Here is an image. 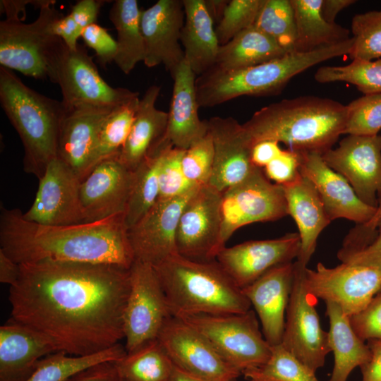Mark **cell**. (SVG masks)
<instances>
[{
	"label": "cell",
	"mask_w": 381,
	"mask_h": 381,
	"mask_svg": "<svg viewBox=\"0 0 381 381\" xmlns=\"http://www.w3.org/2000/svg\"><path fill=\"white\" fill-rule=\"evenodd\" d=\"M300 248L298 234L288 233L277 238L253 240L224 247L216 260L243 289L274 267L297 259Z\"/></svg>",
	"instance_id": "obj_18"
},
{
	"label": "cell",
	"mask_w": 381,
	"mask_h": 381,
	"mask_svg": "<svg viewBox=\"0 0 381 381\" xmlns=\"http://www.w3.org/2000/svg\"><path fill=\"white\" fill-rule=\"evenodd\" d=\"M19 265L18 279L9 288L12 320L73 356L108 349L124 338L130 268L51 261Z\"/></svg>",
	"instance_id": "obj_1"
},
{
	"label": "cell",
	"mask_w": 381,
	"mask_h": 381,
	"mask_svg": "<svg viewBox=\"0 0 381 381\" xmlns=\"http://www.w3.org/2000/svg\"><path fill=\"white\" fill-rule=\"evenodd\" d=\"M185 13L183 0H159L142 10L140 25L145 42V65L163 64L171 77L184 60L181 34Z\"/></svg>",
	"instance_id": "obj_20"
},
{
	"label": "cell",
	"mask_w": 381,
	"mask_h": 381,
	"mask_svg": "<svg viewBox=\"0 0 381 381\" xmlns=\"http://www.w3.org/2000/svg\"><path fill=\"white\" fill-rule=\"evenodd\" d=\"M115 107H65L60 124L57 155L81 181L93 168V154L99 128Z\"/></svg>",
	"instance_id": "obj_24"
},
{
	"label": "cell",
	"mask_w": 381,
	"mask_h": 381,
	"mask_svg": "<svg viewBox=\"0 0 381 381\" xmlns=\"http://www.w3.org/2000/svg\"><path fill=\"white\" fill-rule=\"evenodd\" d=\"M1 106L24 148V171L40 179L58 157V140L66 108L61 101L31 89L13 71L0 66Z\"/></svg>",
	"instance_id": "obj_5"
},
{
	"label": "cell",
	"mask_w": 381,
	"mask_h": 381,
	"mask_svg": "<svg viewBox=\"0 0 381 381\" xmlns=\"http://www.w3.org/2000/svg\"><path fill=\"white\" fill-rule=\"evenodd\" d=\"M48 0L30 23L6 19L0 22V66L35 79L47 78V59L56 37L51 23L62 13Z\"/></svg>",
	"instance_id": "obj_9"
},
{
	"label": "cell",
	"mask_w": 381,
	"mask_h": 381,
	"mask_svg": "<svg viewBox=\"0 0 381 381\" xmlns=\"http://www.w3.org/2000/svg\"><path fill=\"white\" fill-rule=\"evenodd\" d=\"M329 320V344L334 364L328 381H346L356 367H361L370 357L368 344L355 332L349 317L332 302H325Z\"/></svg>",
	"instance_id": "obj_31"
},
{
	"label": "cell",
	"mask_w": 381,
	"mask_h": 381,
	"mask_svg": "<svg viewBox=\"0 0 381 381\" xmlns=\"http://www.w3.org/2000/svg\"><path fill=\"white\" fill-rule=\"evenodd\" d=\"M253 381H319L315 372L282 345L272 346L270 357L263 365L245 371Z\"/></svg>",
	"instance_id": "obj_41"
},
{
	"label": "cell",
	"mask_w": 381,
	"mask_h": 381,
	"mask_svg": "<svg viewBox=\"0 0 381 381\" xmlns=\"http://www.w3.org/2000/svg\"><path fill=\"white\" fill-rule=\"evenodd\" d=\"M20 274V265L0 248V282L13 285Z\"/></svg>",
	"instance_id": "obj_57"
},
{
	"label": "cell",
	"mask_w": 381,
	"mask_h": 381,
	"mask_svg": "<svg viewBox=\"0 0 381 381\" xmlns=\"http://www.w3.org/2000/svg\"><path fill=\"white\" fill-rule=\"evenodd\" d=\"M0 248L16 263H105L131 268L135 258L124 213L88 223L43 225L1 207Z\"/></svg>",
	"instance_id": "obj_2"
},
{
	"label": "cell",
	"mask_w": 381,
	"mask_h": 381,
	"mask_svg": "<svg viewBox=\"0 0 381 381\" xmlns=\"http://www.w3.org/2000/svg\"><path fill=\"white\" fill-rule=\"evenodd\" d=\"M282 186L288 214L294 219L301 240L296 262L307 266L315 250L319 235L331 220L318 192L307 178L300 174L295 180Z\"/></svg>",
	"instance_id": "obj_28"
},
{
	"label": "cell",
	"mask_w": 381,
	"mask_h": 381,
	"mask_svg": "<svg viewBox=\"0 0 381 381\" xmlns=\"http://www.w3.org/2000/svg\"><path fill=\"white\" fill-rule=\"evenodd\" d=\"M380 219H381V195L378 197L376 213L369 222L363 224L370 229H376Z\"/></svg>",
	"instance_id": "obj_61"
},
{
	"label": "cell",
	"mask_w": 381,
	"mask_h": 381,
	"mask_svg": "<svg viewBox=\"0 0 381 381\" xmlns=\"http://www.w3.org/2000/svg\"><path fill=\"white\" fill-rule=\"evenodd\" d=\"M131 290L123 314L127 353L157 339L172 318L154 267L134 260L130 268Z\"/></svg>",
	"instance_id": "obj_10"
},
{
	"label": "cell",
	"mask_w": 381,
	"mask_h": 381,
	"mask_svg": "<svg viewBox=\"0 0 381 381\" xmlns=\"http://www.w3.org/2000/svg\"><path fill=\"white\" fill-rule=\"evenodd\" d=\"M351 32L353 44L349 56L352 60L381 58V10L355 15Z\"/></svg>",
	"instance_id": "obj_42"
},
{
	"label": "cell",
	"mask_w": 381,
	"mask_h": 381,
	"mask_svg": "<svg viewBox=\"0 0 381 381\" xmlns=\"http://www.w3.org/2000/svg\"><path fill=\"white\" fill-rule=\"evenodd\" d=\"M227 381H238V380H237V378H234V379H231V380H227Z\"/></svg>",
	"instance_id": "obj_62"
},
{
	"label": "cell",
	"mask_w": 381,
	"mask_h": 381,
	"mask_svg": "<svg viewBox=\"0 0 381 381\" xmlns=\"http://www.w3.org/2000/svg\"><path fill=\"white\" fill-rule=\"evenodd\" d=\"M294 277L286 309L282 345L315 372L322 368L331 351L328 332L320 325L318 298L306 288L303 270L307 266L294 262Z\"/></svg>",
	"instance_id": "obj_13"
},
{
	"label": "cell",
	"mask_w": 381,
	"mask_h": 381,
	"mask_svg": "<svg viewBox=\"0 0 381 381\" xmlns=\"http://www.w3.org/2000/svg\"><path fill=\"white\" fill-rule=\"evenodd\" d=\"M202 333L222 358L243 374L265 363L272 346L260 329L255 312L202 315L181 319Z\"/></svg>",
	"instance_id": "obj_8"
},
{
	"label": "cell",
	"mask_w": 381,
	"mask_h": 381,
	"mask_svg": "<svg viewBox=\"0 0 381 381\" xmlns=\"http://www.w3.org/2000/svg\"><path fill=\"white\" fill-rule=\"evenodd\" d=\"M167 381H203L188 375L174 366V368Z\"/></svg>",
	"instance_id": "obj_60"
},
{
	"label": "cell",
	"mask_w": 381,
	"mask_h": 381,
	"mask_svg": "<svg viewBox=\"0 0 381 381\" xmlns=\"http://www.w3.org/2000/svg\"><path fill=\"white\" fill-rule=\"evenodd\" d=\"M47 78L61 90L66 108L78 106L117 107L139 92L114 87L105 82L92 57L78 44L69 49L56 37L47 59Z\"/></svg>",
	"instance_id": "obj_7"
},
{
	"label": "cell",
	"mask_w": 381,
	"mask_h": 381,
	"mask_svg": "<svg viewBox=\"0 0 381 381\" xmlns=\"http://www.w3.org/2000/svg\"><path fill=\"white\" fill-rule=\"evenodd\" d=\"M296 21L295 52L306 53L344 42L349 30L327 22L321 14L322 0H290Z\"/></svg>",
	"instance_id": "obj_32"
},
{
	"label": "cell",
	"mask_w": 381,
	"mask_h": 381,
	"mask_svg": "<svg viewBox=\"0 0 381 381\" xmlns=\"http://www.w3.org/2000/svg\"><path fill=\"white\" fill-rule=\"evenodd\" d=\"M349 320L363 341L381 340V291L363 310L349 317Z\"/></svg>",
	"instance_id": "obj_47"
},
{
	"label": "cell",
	"mask_w": 381,
	"mask_h": 381,
	"mask_svg": "<svg viewBox=\"0 0 381 381\" xmlns=\"http://www.w3.org/2000/svg\"><path fill=\"white\" fill-rule=\"evenodd\" d=\"M140 99L137 96L116 107L104 120L95 143L93 167L119 153L131 131Z\"/></svg>",
	"instance_id": "obj_38"
},
{
	"label": "cell",
	"mask_w": 381,
	"mask_h": 381,
	"mask_svg": "<svg viewBox=\"0 0 381 381\" xmlns=\"http://www.w3.org/2000/svg\"><path fill=\"white\" fill-rule=\"evenodd\" d=\"M314 78L321 83H351L364 95L381 93V58L371 61L355 59L344 66H321Z\"/></svg>",
	"instance_id": "obj_40"
},
{
	"label": "cell",
	"mask_w": 381,
	"mask_h": 381,
	"mask_svg": "<svg viewBox=\"0 0 381 381\" xmlns=\"http://www.w3.org/2000/svg\"><path fill=\"white\" fill-rule=\"evenodd\" d=\"M221 246L239 228L272 222L288 214L283 186L272 182L256 167L243 181L222 193Z\"/></svg>",
	"instance_id": "obj_11"
},
{
	"label": "cell",
	"mask_w": 381,
	"mask_h": 381,
	"mask_svg": "<svg viewBox=\"0 0 381 381\" xmlns=\"http://www.w3.org/2000/svg\"><path fill=\"white\" fill-rule=\"evenodd\" d=\"M133 181V171L121 163L119 154L97 163L80 183L83 223L125 213Z\"/></svg>",
	"instance_id": "obj_21"
},
{
	"label": "cell",
	"mask_w": 381,
	"mask_h": 381,
	"mask_svg": "<svg viewBox=\"0 0 381 381\" xmlns=\"http://www.w3.org/2000/svg\"><path fill=\"white\" fill-rule=\"evenodd\" d=\"M66 381H123L115 361L98 363L73 375Z\"/></svg>",
	"instance_id": "obj_53"
},
{
	"label": "cell",
	"mask_w": 381,
	"mask_h": 381,
	"mask_svg": "<svg viewBox=\"0 0 381 381\" xmlns=\"http://www.w3.org/2000/svg\"><path fill=\"white\" fill-rule=\"evenodd\" d=\"M356 2L354 0H322L321 14L327 22L335 23L334 20L337 14Z\"/></svg>",
	"instance_id": "obj_58"
},
{
	"label": "cell",
	"mask_w": 381,
	"mask_h": 381,
	"mask_svg": "<svg viewBox=\"0 0 381 381\" xmlns=\"http://www.w3.org/2000/svg\"><path fill=\"white\" fill-rule=\"evenodd\" d=\"M306 289L318 299L338 305L351 317L363 310L381 291V267L341 262L327 267L319 262L303 270Z\"/></svg>",
	"instance_id": "obj_12"
},
{
	"label": "cell",
	"mask_w": 381,
	"mask_h": 381,
	"mask_svg": "<svg viewBox=\"0 0 381 381\" xmlns=\"http://www.w3.org/2000/svg\"><path fill=\"white\" fill-rule=\"evenodd\" d=\"M126 353L125 347L120 343L87 356L58 351L42 358L25 381H66L88 368L104 362L116 361Z\"/></svg>",
	"instance_id": "obj_35"
},
{
	"label": "cell",
	"mask_w": 381,
	"mask_h": 381,
	"mask_svg": "<svg viewBox=\"0 0 381 381\" xmlns=\"http://www.w3.org/2000/svg\"><path fill=\"white\" fill-rule=\"evenodd\" d=\"M174 318L244 313L246 296L217 260H193L175 254L153 266Z\"/></svg>",
	"instance_id": "obj_4"
},
{
	"label": "cell",
	"mask_w": 381,
	"mask_h": 381,
	"mask_svg": "<svg viewBox=\"0 0 381 381\" xmlns=\"http://www.w3.org/2000/svg\"><path fill=\"white\" fill-rule=\"evenodd\" d=\"M263 0H231L226 4L215 32L220 46L253 26Z\"/></svg>",
	"instance_id": "obj_45"
},
{
	"label": "cell",
	"mask_w": 381,
	"mask_h": 381,
	"mask_svg": "<svg viewBox=\"0 0 381 381\" xmlns=\"http://www.w3.org/2000/svg\"><path fill=\"white\" fill-rule=\"evenodd\" d=\"M185 20L181 34L184 59L198 77L216 64L220 44L205 0H183Z\"/></svg>",
	"instance_id": "obj_30"
},
{
	"label": "cell",
	"mask_w": 381,
	"mask_h": 381,
	"mask_svg": "<svg viewBox=\"0 0 381 381\" xmlns=\"http://www.w3.org/2000/svg\"><path fill=\"white\" fill-rule=\"evenodd\" d=\"M370 351L369 360L360 367L361 381H381V340L368 341Z\"/></svg>",
	"instance_id": "obj_54"
},
{
	"label": "cell",
	"mask_w": 381,
	"mask_h": 381,
	"mask_svg": "<svg viewBox=\"0 0 381 381\" xmlns=\"http://www.w3.org/2000/svg\"><path fill=\"white\" fill-rule=\"evenodd\" d=\"M346 106L315 96L285 99L255 111L243 124L253 146L262 140L289 150L322 155L344 134Z\"/></svg>",
	"instance_id": "obj_3"
},
{
	"label": "cell",
	"mask_w": 381,
	"mask_h": 381,
	"mask_svg": "<svg viewBox=\"0 0 381 381\" xmlns=\"http://www.w3.org/2000/svg\"><path fill=\"white\" fill-rule=\"evenodd\" d=\"M340 261L381 267V219L377 224L375 236L371 243L361 250L348 255Z\"/></svg>",
	"instance_id": "obj_52"
},
{
	"label": "cell",
	"mask_w": 381,
	"mask_h": 381,
	"mask_svg": "<svg viewBox=\"0 0 381 381\" xmlns=\"http://www.w3.org/2000/svg\"><path fill=\"white\" fill-rule=\"evenodd\" d=\"M353 39L306 53H289L259 65L222 70L213 67L199 75L195 91L199 107H212L236 97L279 92L296 75L334 57L350 53Z\"/></svg>",
	"instance_id": "obj_6"
},
{
	"label": "cell",
	"mask_w": 381,
	"mask_h": 381,
	"mask_svg": "<svg viewBox=\"0 0 381 381\" xmlns=\"http://www.w3.org/2000/svg\"><path fill=\"white\" fill-rule=\"evenodd\" d=\"M49 32L52 35L59 37L71 49H77L78 40L81 32L69 13L57 17L50 25Z\"/></svg>",
	"instance_id": "obj_50"
},
{
	"label": "cell",
	"mask_w": 381,
	"mask_h": 381,
	"mask_svg": "<svg viewBox=\"0 0 381 381\" xmlns=\"http://www.w3.org/2000/svg\"><path fill=\"white\" fill-rule=\"evenodd\" d=\"M107 2L104 0H80L69 13L81 33L87 26L96 23L100 8Z\"/></svg>",
	"instance_id": "obj_51"
},
{
	"label": "cell",
	"mask_w": 381,
	"mask_h": 381,
	"mask_svg": "<svg viewBox=\"0 0 381 381\" xmlns=\"http://www.w3.org/2000/svg\"><path fill=\"white\" fill-rule=\"evenodd\" d=\"M279 143L275 140H262L255 143L251 150L253 164L263 169L282 152Z\"/></svg>",
	"instance_id": "obj_55"
},
{
	"label": "cell",
	"mask_w": 381,
	"mask_h": 381,
	"mask_svg": "<svg viewBox=\"0 0 381 381\" xmlns=\"http://www.w3.org/2000/svg\"><path fill=\"white\" fill-rule=\"evenodd\" d=\"M184 151L171 146L164 152L159 169L158 199L182 196L199 188L183 173L181 162Z\"/></svg>",
	"instance_id": "obj_44"
},
{
	"label": "cell",
	"mask_w": 381,
	"mask_h": 381,
	"mask_svg": "<svg viewBox=\"0 0 381 381\" xmlns=\"http://www.w3.org/2000/svg\"><path fill=\"white\" fill-rule=\"evenodd\" d=\"M157 339L175 367L200 380L227 381L241 375L202 333L181 319L171 318Z\"/></svg>",
	"instance_id": "obj_15"
},
{
	"label": "cell",
	"mask_w": 381,
	"mask_h": 381,
	"mask_svg": "<svg viewBox=\"0 0 381 381\" xmlns=\"http://www.w3.org/2000/svg\"><path fill=\"white\" fill-rule=\"evenodd\" d=\"M294 277V263H284L242 289L260 320L265 339L272 346L282 344Z\"/></svg>",
	"instance_id": "obj_25"
},
{
	"label": "cell",
	"mask_w": 381,
	"mask_h": 381,
	"mask_svg": "<svg viewBox=\"0 0 381 381\" xmlns=\"http://www.w3.org/2000/svg\"><path fill=\"white\" fill-rule=\"evenodd\" d=\"M123 381H167L174 365L158 339L115 361Z\"/></svg>",
	"instance_id": "obj_37"
},
{
	"label": "cell",
	"mask_w": 381,
	"mask_h": 381,
	"mask_svg": "<svg viewBox=\"0 0 381 381\" xmlns=\"http://www.w3.org/2000/svg\"><path fill=\"white\" fill-rule=\"evenodd\" d=\"M214 148L209 133L184 151L182 168L186 177L193 185L209 184L213 168Z\"/></svg>",
	"instance_id": "obj_46"
},
{
	"label": "cell",
	"mask_w": 381,
	"mask_h": 381,
	"mask_svg": "<svg viewBox=\"0 0 381 381\" xmlns=\"http://www.w3.org/2000/svg\"><path fill=\"white\" fill-rule=\"evenodd\" d=\"M286 54L272 38L252 26L219 47L214 67L222 70L245 68Z\"/></svg>",
	"instance_id": "obj_33"
},
{
	"label": "cell",
	"mask_w": 381,
	"mask_h": 381,
	"mask_svg": "<svg viewBox=\"0 0 381 381\" xmlns=\"http://www.w3.org/2000/svg\"><path fill=\"white\" fill-rule=\"evenodd\" d=\"M253 26L286 52H296V27L290 0H263Z\"/></svg>",
	"instance_id": "obj_39"
},
{
	"label": "cell",
	"mask_w": 381,
	"mask_h": 381,
	"mask_svg": "<svg viewBox=\"0 0 381 381\" xmlns=\"http://www.w3.org/2000/svg\"><path fill=\"white\" fill-rule=\"evenodd\" d=\"M160 90V86L151 85L140 99L131 131L119 153L121 163L132 171L156 150L165 136L168 112L155 106Z\"/></svg>",
	"instance_id": "obj_29"
},
{
	"label": "cell",
	"mask_w": 381,
	"mask_h": 381,
	"mask_svg": "<svg viewBox=\"0 0 381 381\" xmlns=\"http://www.w3.org/2000/svg\"><path fill=\"white\" fill-rule=\"evenodd\" d=\"M171 145H162L147 157L133 171V181L124 213L129 229L138 222L159 198V169L164 152Z\"/></svg>",
	"instance_id": "obj_36"
},
{
	"label": "cell",
	"mask_w": 381,
	"mask_h": 381,
	"mask_svg": "<svg viewBox=\"0 0 381 381\" xmlns=\"http://www.w3.org/2000/svg\"><path fill=\"white\" fill-rule=\"evenodd\" d=\"M197 76L184 59L172 77L174 85L164 140L186 150L208 133L207 121L198 116Z\"/></svg>",
	"instance_id": "obj_27"
},
{
	"label": "cell",
	"mask_w": 381,
	"mask_h": 381,
	"mask_svg": "<svg viewBox=\"0 0 381 381\" xmlns=\"http://www.w3.org/2000/svg\"><path fill=\"white\" fill-rule=\"evenodd\" d=\"M250 381H253V380H250Z\"/></svg>",
	"instance_id": "obj_63"
},
{
	"label": "cell",
	"mask_w": 381,
	"mask_h": 381,
	"mask_svg": "<svg viewBox=\"0 0 381 381\" xmlns=\"http://www.w3.org/2000/svg\"><path fill=\"white\" fill-rule=\"evenodd\" d=\"M298 152L300 174L314 185L331 222L346 219L363 224L373 217L377 207L363 202L348 181L324 162L322 155Z\"/></svg>",
	"instance_id": "obj_23"
},
{
	"label": "cell",
	"mask_w": 381,
	"mask_h": 381,
	"mask_svg": "<svg viewBox=\"0 0 381 381\" xmlns=\"http://www.w3.org/2000/svg\"><path fill=\"white\" fill-rule=\"evenodd\" d=\"M34 202L23 217L43 225L61 226L83 223L80 205L81 180L58 157L48 164Z\"/></svg>",
	"instance_id": "obj_17"
},
{
	"label": "cell",
	"mask_w": 381,
	"mask_h": 381,
	"mask_svg": "<svg viewBox=\"0 0 381 381\" xmlns=\"http://www.w3.org/2000/svg\"><path fill=\"white\" fill-rule=\"evenodd\" d=\"M141 13L136 0H116L109 13L117 32L118 50L114 62L125 74H129L138 63L145 59Z\"/></svg>",
	"instance_id": "obj_34"
},
{
	"label": "cell",
	"mask_w": 381,
	"mask_h": 381,
	"mask_svg": "<svg viewBox=\"0 0 381 381\" xmlns=\"http://www.w3.org/2000/svg\"><path fill=\"white\" fill-rule=\"evenodd\" d=\"M228 1H205L207 9L214 21L215 19H219L218 23L219 22Z\"/></svg>",
	"instance_id": "obj_59"
},
{
	"label": "cell",
	"mask_w": 381,
	"mask_h": 381,
	"mask_svg": "<svg viewBox=\"0 0 381 381\" xmlns=\"http://www.w3.org/2000/svg\"><path fill=\"white\" fill-rule=\"evenodd\" d=\"M214 148L209 186L221 193L246 179L256 167L253 144L243 124L233 117L213 116L207 121Z\"/></svg>",
	"instance_id": "obj_22"
},
{
	"label": "cell",
	"mask_w": 381,
	"mask_h": 381,
	"mask_svg": "<svg viewBox=\"0 0 381 381\" xmlns=\"http://www.w3.org/2000/svg\"><path fill=\"white\" fill-rule=\"evenodd\" d=\"M47 0H1V13H6V18L23 22L26 17L25 7L28 4L40 8Z\"/></svg>",
	"instance_id": "obj_56"
},
{
	"label": "cell",
	"mask_w": 381,
	"mask_h": 381,
	"mask_svg": "<svg viewBox=\"0 0 381 381\" xmlns=\"http://www.w3.org/2000/svg\"><path fill=\"white\" fill-rule=\"evenodd\" d=\"M222 193L200 186L186 203L176 234L179 255L193 260H215L221 246Z\"/></svg>",
	"instance_id": "obj_14"
},
{
	"label": "cell",
	"mask_w": 381,
	"mask_h": 381,
	"mask_svg": "<svg viewBox=\"0 0 381 381\" xmlns=\"http://www.w3.org/2000/svg\"><path fill=\"white\" fill-rule=\"evenodd\" d=\"M300 154L291 150L282 152L262 169L267 178L284 186L295 180L299 175Z\"/></svg>",
	"instance_id": "obj_49"
},
{
	"label": "cell",
	"mask_w": 381,
	"mask_h": 381,
	"mask_svg": "<svg viewBox=\"0 0 381 381\" xmlns=\"http://www.w3.org/2000/svg\"><path fill=\"white\" fill-rule=\"evenodd\" d=\"M198 189L182 196L158 199L128 229L135 260L155 266L178 253L176 234L179 218L186 203Z\"/></svg>",
	"instance_id": "obj_19"
},
{
	"label": "cell",
	"mask_w": 381,
	"mask_h": 381,
	"mask_svg": "<svg viewBox=\"0 0 381 381\" xmlns=\"http://www.w3.org/2000/svg\"><path fill=\"white\" fill-rule=\"evenodd\" d=\"M321 156L348 181L363 202L377 207L381 195V135H349L337 147Z\"/></svg>",
	"instance_id": "obj_16"
},
{
	"label": "cell",
	"mask_w": 381,
	"mask_h": 381,
	"mask_svg": "<svg viewBox=\"0 0 381 381\" xmlns=\"http://www.w3.org/2000/svg\"><path fill=\"white\" fill-rule=\"evenodd\" d=\"M346 106L344 134L360 136L378 135L381 130V93L364 95Z\"/></svg>",
	"instance_id": "obj_43"
},
{
	"label": "cell",
	"mask_w": 381,
	"mask_h": 381,
	"mask_svg": "<svg viewBox=\"0 0 381 381\" xmlns=\"http://www.w3.org/2000/svg\"><path fill=\"white\" fill-rule=\"evenodd\" d=\"M80 37L86 46L95 51L102 66L114 61L117 42L105 28L97 23L92 24L83 30Z\"/></svg>",
	"instance_id": "obj_48"
},
{
	"label": "cell",
	"mask_w": 381,
	"mask_h": 381,
	"mask_svg": "<svg viewBox=\"0 0 381 381\" xmlns=\"http://www.w3.org/2000/svg\"><path fill=\"white\" fill-rule=\"evenodd\" d=\"M58 351L51 338L11 318L0 327V381H25L42 358Z\"/></svg>",
	"instance_id": "obj_26"
}]
</instances>
